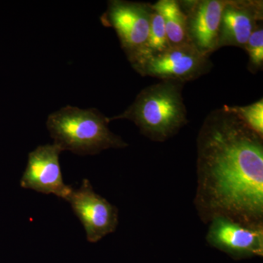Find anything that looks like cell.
<instances>
[{
  "mask_svg": "<svg viewBox=\"0 0 263 263\" xmlns=\"http://www.w3.org/2000/svg\"><path fill=\"white\" fill-rule=\"evenodd\" d=\"M152 8L162 17L171 47L191 44L188 35L187 17L177 0H159Z\"/></svg>",
  "mask_w": 263,
  "mask_h": 263,
  "instance_id": "cell-11",
  "label": "cell"
},
{
  "mask_svg": "<svg viewBox=\"0 0 263 263\" xmlns=\"http://www.w3.org/2000/svg\"><path fill=\"white\" fill-rule=\"evenodd\" d=\"M184 84L160 81L142 89L123 113L108 118L109 122L127 119L136 124L143 136L162 143L176 136L188 124L183 101Z\"/></svg>",
  "mask_w": 263,
  "mask_h": 263,
  "instance_id": "cell-2",
  "label": "cell"
},
{
  "mask_svg": "<svg viewBox=\"0 0 263 263\" xmlns=\"http://www.w3.org/2000/svg\"><path fill=\"white\" fill-rule=\"evenodd\" d=\"M230 109L252 130L263 138V99L245 106H230Z\"/></svg>",
  "mask_w": 263,
  "mask_h": 263,
  "instance_id": "cell-14",
  "label": "cell"
},
{
  "mask_svg": "<svg viewBox=\"0 0 263 263\" xmlns=\"http://www.w3.org/2000/svg\"><path fill=\"white\" fill-rule=\"evenodd\" d=\"M170 48L171 46L167 39L163 18L157 10L152 8L149 34H148L146 48H145L141 62L133 69L135 70L147 59L161 54L168 50Z\"/></svg>",
  "mask_w": 263,
  "mask_h": 263,
  "instance_id": "cell-12",
  "label": "cell"
},
{
  "mask_svg": "<svg viewBox=\"0 0 263 263\" xmlns=\"http://www.w3.org/2000/svg\"><path fill=\"white\" fill-rule=\"evenodd\" d=\"M248 53V70L253 74L263 67V29L259 24L254 29L243 48Z\"/></svg>",
  "mask_w": 263,
  "mask_h": 263,
  "instance_id": "cell-13",
  "label": "cell"
},
{
  "mask_svg": "<svg viewBox=\"0 0 263 263\" xmlns=\"http://www.w3.org/2000/svg\"><path fill=\"white\" fill-rule=\"evenodd\" d=\"M262 18V1L228 0L221 14L219 49L224 46L245 48Z\"/></svg>",
  "mask_w": 263,
  "mask_h": 263,
  "instance_id": "cell-10",
  "label": "cell"
},
{
  "mask_svg": "<svg viewBox=\"0 0 263 263\" xmlns=\"http://www.w3.org/2000/svg\"><path fill=\"white\" fill-rule=\"evenodd\" d=\"M152 4L110 0L101 22L111 27L133 68L141 62L149 34Z\"/></svg>",
  "mask_w": 263,
  "mask_h": 263,
  "instance_id": "cell-4",
  "label": "cell"
},
{
  "mask_svg": "<svg viewBox=\"0 0 263 263\" xmlns=\"http://www.w3.org/2000/svg\"><path fill=\"white\" fill-rule=\"evenodd\" d=\"M197 214L263 228V138L229 105L214 109L197 137Z\"/></svg>",
  "mask_w": 263,
  "mask_h": 263,
  "instance_id": "cell-1",
  "label": "cell"
},
{
  "mask_svg": "<svg viewBox=\"0 0 263 263\" xmlns=\"http://www.w3.org/2000/svg\"><path fill=\"white\" fill-rule=\"evenodd\" d=\"M212 67L209 57L202 54L193 45L187 44L171 47L161 54L150 57L135 70L142 76L185 84L207 74Z\"/></svg>",
  "mask_w": 263,
  "mask_h": 263,
  "instance_id": "cell-5",
  "label": "cell"
},
{
  "mask_svg": "<svg viewBox=\"0 0 263 263\" xmlns=\"http://www.w3.org/2000/svg\"><path fill=\"white\" fill-rule=\"evenodd\" d=\"M62 152L54 143L39 146L31 152L21 179V186L46 195L53 194L67 200L73 188L64 182L60 164Z\"/></svg>",
  "mask_w": 263,
  "mask_h": 263,
  "instance_id": "cell-8",
  "label": "cell"
},
{
  "mask_svg": "<svg viewBox=\"0 0 263 263\" xmlns=\"http://www.w3.org/2000/svg\"><path fill=\"white\" fill-rule=\"evenodd\" d=\"M109 123L108 117L97 108L67 105L50 114L46 126L53 143L62 151L86 156L128 146L120 136L110 131Z\"/></svg>",
  "mask_w": 263,
  "mask_h": 263,
  "instance_id": "cell-3",
  "label": "cell"
},
{
  "mask_svg": "<svg viewBox=\"0 0 263 263\" xmlns=\"http://www.w3.org/2000/svg\"><path fill=\"white\" fill-rule=\"evenodd\" d=\"M66 201L70 204L74 214L84 226L86 239L90 243H97L117 230V208L95 193L89 180H83L80 187L73 189Z\"/></svg>",
  "mask_w": 263,
  "mask_h": 263,
  "instance_id": "cell-6",
  "label": "cell"
},
{
  "mask_svg": "<svg viewBox=\"0 0 263 263\" xmlns=\"http://www.w3.org/2000/svg\"><path fill=\"white\" fill-rule=\"evenodd\" d=\"M228 0L180 1L187 17L190 43L200 53L210 57L219 50L221 14Z\"/></svg>",
  "mask_w": 263,
  "mask_h": 263,
  "instance_id": "cell-9",
  "label": "cell"
},
{
  "mask_svg": "<svg viewBox=\"0 0 263 263\" xmlns=\"http://www.w3.org/2000/svg\"><path fill=\"white\" fill-rule=\"evenodd\" d=\"M205 240L209 246L235 260L263 256V228H253L226 217L209 223Z\"/></svg>",
  "mask_w": 263,
  "mask_h": 263,
  "instance_id": "cell-7",
  "label": "cell"
}]
</instances>
